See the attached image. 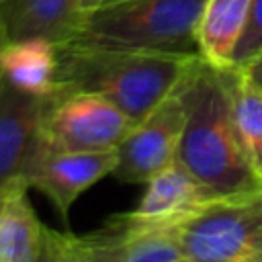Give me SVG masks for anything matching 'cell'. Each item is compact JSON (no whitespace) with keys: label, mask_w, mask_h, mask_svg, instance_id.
I'll list each match as a JSON object with an SVG mask.
<instances>
[{"label":"cell","mask_w":262,"mask_h":262,"mask_svg":"<svg viewBox=\"0 0 262 262\" xmlns=\"http://www.w3.org/2000/svg\"><path fill=\"white\" fill-rule=\"evenodd\" d=\"M178 94L186 113L178 162L219 201L260 188L237 137L225 68L199 57Z\"/></svg>","instance_id":"obj_1"},{"label":"cell","mask_w":262,"mask_h":262,"mask_svg":"<svg viewBox=\"0 0 262 262\" xmlns=\"http://www.w3.org/2000/svg\"><path fill=\"white\" fill-rule=\"evenodd\" d=\"M55 92H92L141 121L184 82L201 53L57 47Z\"/></svg>","instance_id":"obj_2"},{"label":"cell","mask_w":262,"mask_h":262,"mask_svg":"<svg viewBox=\"0 0 262 262\" xmlns=\"http://www.w3.org/2000/svg\"><path fill=\"white\" fill-rule=\"evenodd\" d=\"M207 0H119L84 14L63 47L199 53ZM59 47V45H57Z\"/></svg>","instance_id":"obj_3"},{"label":"cell","mask_w":262,"mask_h":262,"mask_svg":"<svg viewBox=\"0 0 262 262\" xmlns=\"http://www.w3.org/2000/svg\"><path fill=\"white\" fill-rule=\"evenodd\" d=\"M180 227L145 223L127 213L82 235L45 225L43 262H186Z\"/></svg>","instance_id":"obj_4"},{"label":"cell","mask_w":262,"mask_h":262,"mask_svg":"<svg viewBox=\"0 0 262 262\" xmlns=\"http://www.w3.org/2000/svg\"><path fill=\"white\" fill-rule=\"evenodd\" d=\"M180 237L186 262H262V186L211 203Z\"/></svg>","instance_id":"obj_5"},{"label":"cell","mask_w":262,"mask_h":262,"mask_svg":"<svg viewBox=\"0 0 262 262\" xmlns=\"http://www.w3.org/2000/svg\"><path fill=\"white\" fill-rule=\"evenodd\" d=\"M137 121L104 96L92 92H53L41 119L39 139L53 149H117Z\"/></svg>","instance_id":"obj_6"},{"label":"cell","mask_w":262,"mask_h":262,"mask_svg":"<svg viewBox=\"0 0 262 262\" xmlns=\"http://www.w3.org/2000/svg\"><path fill=\"white\" fill-rule=\"evenodd\" d=\"M184 121V104L176 90L149 115L137 121L119 143V158L113 176L127 184H145L158 172L176 162Z\"/></svg>","instance_id":"obj_7"},{"label":"cell","mask_w":262,"mask_h":262,"mask_svg":"<svg viewBox=\"0 0 262 262\" xmlns=\"http://www.w3.org/2000/svg\"><path fill=\"white\" fill-rule=\"evenodd\" d=\"M119 151H70L53 149L45 143H37L33 149L23 180L29 188L43 192L55 211L59 213L63 225H68V215L76 199L94 186L106 174H113L117 166Z\"/></svg>","instance_id":"obj_8"},{"label":"cell","mask_w":262,"mask_h":262,"mask_svg":"<svg viewBox=\"0 0 262 262\" xmlns=\"http://www.w3.org/2000/svg\"><path fill=\"white\" fill-rule=\"evenodd\" d=\"M49 96H39L12 86L2 78L0 84V192L23 180L25 166L39 143L41 119Z\"/></svg>","instance_id":"obj_9"},{"label":"cell","mask_w":262,"mask_h":262,"mask_svg":"<svg viewBox=\"0 0 262 262\" xmlns=\"http://www.w3.org/2000/svg\"><path fill=\"white\" fill-rule=\"evenodd\" d=\"M215 201L219 199H215L176 158V162L145 182L143 196L127 215L145 223L184 225Z\"/></svg>","instance_id":"obj_10"},{"label":"cell","mask_w":262,"mask_h":262,"mask_svg":"<svg viewBox=\"0 0 262 262\" xmlns=\"http://www.w3.org/2000/svg\"><path fill=\"white\" fill-rule=\"evenodd\" d=\"M84 14L78 0H0L8 41L43 37L63 45L78 31Z\"/></svg>","instance_id":"obj_11"},{"label":"cell","mask_w":262,"mask_h":262,"mask_svg":"<svg viewBox=\"0 0 262 262\" xmlns=\"http://www.w3.org/2000/svg\"><path fill=\"white\" fill-rule=\"evenodd\" d=\"M27 188L25 180H16L0 192V262H43L45 225Z\"/></svg>","instance_id":"obj_12"},{"label":"cell","mask_w":262,"mask_h":262,"mask_svg":"<svg viewBox=\"0 0 262 262\" xmlns=\"http://www.w3.org/2000/svg\"><path fill=\"white\" fill-rule=\"evenodd\" d=\"M0 63L4 80L12 86L39 96L55 92L59 53L53 41L43 37L8 41L0 51Z\"/></svg>","instance_id":"obj_13"},{"label":"cell","mask_w":262,"mask_h":262,"mask_svg":"<svg viewBox=\"0 0 262 262\" xmlns=\"http://www.w3.org/2000/svg\"><path fill=\"white\" fill-rule=\"evenodd\" d=\"M252 0H207L199 20V53L215 68H229L237 41L242 39Z\"/></svg>","instance_id":"obj_14"},{"label":"cell","mask_w":262,"mask_h":262,"mask_svg":"<svg viewBox=\"0 0 262 262\" xmlns=\"http://www.w3.org/2000/svg\"><path fill=\"white\" fill-rule=\"evenodd\" d=\"M225 74L237 137L250 166L262 180V86L244 68H225Z\"/></svg>","instance_id":"obj_15"},{"label":"cell","mask_w":262,"mask_h":262,"mask_svg":"<svg viewBox=\"0 0 262 262\" xmlns=\"http://www.w3.org/2000/svg\"><path fill=\"white\" fill-rule=\"evenodd\" d=\"M262 55V0H252L250 18L242 39L235 45L229 68H248Z\"/></svg>","instance_id":"obj_16"},{"label":"cell","mask_w":262,"mask_h":262,"mask_svg":"<svg viewBox=\"0 0 262 262\" xmlns=\"http://www.w3.org/2000/svg\"><path fill=\"white\" fill-rule=\"evenodd\" d=\"M244 70H248V74L262 86V55H260L258 59H254V61H252L248 68H244Z\"/></svg>","instance_id":"obj_17"},{"label":"cell","mask_w":262,"mask_h":262,"mask_svg":"<svg viewBox=\"0 0 262 262\" xmlns=\"http://www.w3.org/2000/svg\"><path fill=\"white\" fill-rule=\"evenodd\" d=\"M106 0H78V4H80V10L82 12H90V10H94V8H98V6H102Z\"/></svg>","instance_id":"obj_18"},{"label":"cell","mask_w":262,"mask_h":262,"mask_svg":"<svg viewBox=\"0 0 262 262\" xmlns=\"http://www.w3.org/2000/svg\"><path fill=\"white\" fill-rule=\"evenodd\" d=\"M8 43V35H6V29H4V23H2V18H0V51H2V47ZM2 78H4V74H2V63H0V84H2Z\"/></svg>","instance_id":"obj_19"},{"label":"cell","mask_w":262,"mask_h":262,"mask_svg":"<svg viewBox=\"0 0 262 262\" xmlns=\"http://www.w3.org/2000/svg\"><path fill=\"white\" fill-rule=\"evenodd\" d=\"M108 2H119V0H106V2H104V4H108Z\"/></svg>","instance_id":"obj_20"}]
</instances>
